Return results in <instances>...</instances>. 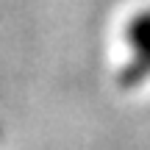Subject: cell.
Returning a JSON list of instances; mask_svg holds the SVG:
<instances>
[{
  "mask_svg": "<svg viewBox=\"0 0 150 150\" xmlns=\"http://www.w3.org/2000/svg\"><path fill=\"white\" fill-rule=\"evenodd\" d=\"M128 45H131V61L122 67L120 83L136 86L150 78V14L136 17L128 25Z\"/></svg>",
  "mask_w": 150,
  "mask_h": 150,
  "instance_id": "6da1fadb",
  "label": "cell"
}]
</instances>
